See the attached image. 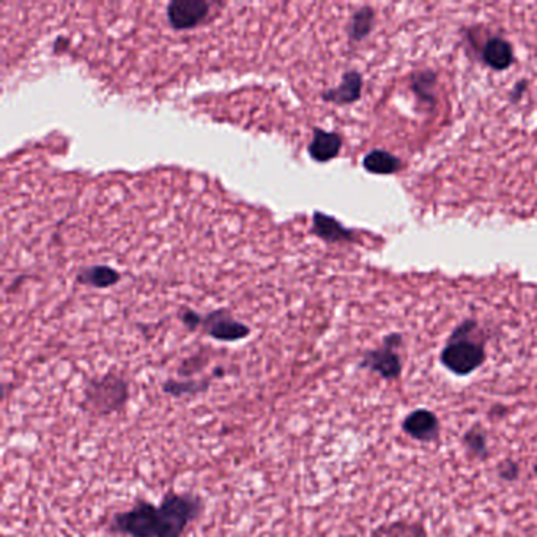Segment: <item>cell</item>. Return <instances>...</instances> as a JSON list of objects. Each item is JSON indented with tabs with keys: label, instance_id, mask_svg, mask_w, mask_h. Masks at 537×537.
<instances>
[{
	"label": "cell",
	"instance_id": "cell-1",
	"mask_svg": "<svg viewBox=\"0 0 537 537\" xmlns=\"http://www.w3.org/2000/svg\"><path fill=\"white\" fill-rule=\"evenodd\" d=\"M204 512V501L194 493H167L160 506L137 499L128 511L110 518L108 530L125 537H181Z\"/></svg>",
	"mask_w": 537,
	"mask_h": 537
},
{
	"label": "cell",
	"instance_id": "cell-11",
	"mask_svg": "<svg viewBox=\"0 0 537 537\" xmlns=\"http://www.w3.org/2000/svg\"><path fill=\"white\" fill-rule=\"evenodd\" d=\"M482 57L493 70H506L511 66L512 60H514L511 43L507 40L498 39V37L489 39L482 49Z\"/></svg>",
	"mask_w": 537,
	"mask_h": 537
},
{
	"label": "cell",
	"instance_id": "cell-18",
	"mask_svg": "<svg viewBox=\"0 0 537 537\" xmlns=\"http://www.w3.org/2000/svg\"><path fill=\"white\" fill-rule=\"evenodd\" d=\"M180 320H181V323H183L188 330H191V331L200 330L202 315L196 313V311H192V309H185L183 313H180Z\"/></svg>",
	"mask_w": 537,
	"mask_h": 537
},
{
	"label": "cell",
	"instance_id": "cell-9",
	"mask_svg": "<svg viewBox=\"0 0 537 537\" xmlns=\"http://www.w3.org/2000/svg\"><path fill=\"white\" fill-rule=\"evenodd\" d=\"M342 148V137L338 133L325 131V129H313V141L307 147L311 158L317 163H328L339 154Z\"/></svg>",
	"mask_w": 537,
	"mask_h": 537
},
{
	"label": "cell",
	"instance_id": "cell-21",
	"mask_svg": "<svg viewBox=\"0 0 537 537\" xmlns=\"http://www.w3.org/2000/svg\"><path fill=\"white\" fill-rule=\"evenodd\" d=\"M534 471H536V473H537V461H536V465H534Z\"/></svg>",
	"mask_w": 537,
	"mask_h": 537
},
{
	"label": "cell",
	"instance_id": "cell-12",
	"mask_svg": "<svg viewBox=\"0 0 537 537\" xmlns=\"http://www.w3.org/2000/svg\"><path fill=\"white\" fill-rule=\"evenodd\" d=\"M313 232L317 237L323 238L325 242L334 243V242H342L352 237L350 232L347 231L344 225L339 224L336 219L328 216L325 213L315 211L313 213Z\"/></svg>",
	"mask_w": 537,
	"mask_h": 537
},
{
	"label": "cell",
	"instance_id": "cell-15",
	"mask_svg": "<svg viewBox=\"0 0 537 537\" xmlns=\"http://www.w3.org/2000/svg\"><path fill=\"white\" fill-rule=\"evenodd\" d=\"M371 537H426V531L421 524H383L372 533Z\"/></svg>",
	"mask_w": 537,
	"mask_h": 537
},
{
	"label": "cell",
	"instance_id": "cell-8",
	"mask_svg": "<svg viewBox=\"0 0 537 537\" xmlns=\"http://www.w3.org/2000/svg\"><path fill=\"white\" fill-rule=\"evenodd\" d=\"M361 89H363V77L358 71H347L342 77L340 85L323 92L321 98H323V101L333 102L339 106L352 104V102L358 101Z\"/></svg>",
	"mask_w": 537,
	"mask_h": 537
},
{
	"label": "cell",
	"instance_id": "cell-19",
	"mask_svg": "<svg viewBox=\"0 0 537 537\" xmlns=\"http://www.w3.org/2000/svg\"><path fill=\"white\" fill-rule=\"evenodd\" d=\"M499 476L506 480H515L518 476V467L515 462L506 461L499 465Z\"/></svg>",
	"mask_w": 537,
	"mask_h": 537
},
{
	"label": "cell",
	"instance_id": "cell-20",
	"mask_svg": "<svg viewBox=\"0 0 537 537\" xmlns=\"http://www.w3.org/2000/svg\"><path fill=\"white\" fill-rule=\"evenodd\" d=\"M70 46V41L68 39H65V37H58L56 41H54V46H52V49H54V54H62V52L66 51V48Z\"/></svg>",
	"mask_w": 537,
	"mask_h": 537
},
{
	"label": "cell",
	"instance_id": "cell-5",
	"mask_svg": "<svg viewBox=\"0 0 537 537\" xmlns=\"http://www.w3.org/2000/svg\"><path fill=\"white\" fill-rule=\"evenodd\" d=\"M207 0H172L167 4L166 16L173 31H191L200 26L210 14Z\"/></svg>",
	"mask_w": 537,
	"mask_h": 537
},
{
	"label": "cell",
	"instance_id": "cell-16",
	"mask_svg": "<svg viewBox=\"0 0 537 537\" xmlns=\"http://www.w3.org/2000/svg\"><path fill=\"white\" fill-rule=\"evenodd\" d=\"M372 24H374V12L371 8H361L352 16L348 26V37L353 41L365 39V35L371 32Z\"/></svg>",
	"mask_w": 537,
	"mask_h": 537
},
{
	"label": "cell",
	"instance_id": "cell-7",
	"mask_svg": "<svg viewBox=\"0 0 537 537\" xmlns=\"http://www.w3.org/2000/svg\"><path fill=\"white\" fill-rule=\"evenodd\" d=\"M403 430L419 442H432L438 436L440 424L436 416L428 409H416L403 421Z\"/></svg>",
	"mask_w": 537,
	"mask_h": 537
},
{
	"label": "cell",
	"instance_id": "cell-13",
	"mask_svg": "<svg viewBox=\"0 0 537 537\" xmlns=\"http://www.w3.org/2000/svg\"><path fill=\"white\" fill-rule=\"evenodd\" d=\"M211 380H194V378H186V380H167L163 383V392L167 396L186 397L200 396L210 390Z\"/></svg>",
	"mask_w": 537,
	"mask_h": 537
},
{
	"label": "cell",
	"instance_id": "cell-4",
	"mask_svg": "<svg viewBox=\"0 0 537 537\" xmlns=\"http://www.w3.org/2000/svg\"><path fill=\"white\" fill-rule=\"evenodd\" d=\"M200 330L219 342H238L251 336V328L225 309H216L204 315Z\"/></svg>",
	"mask_w": 537,
	"mask_h": 537
},
{
	"label": "cell",
	"instance_id": "cell-6",
	"mask_svg": "<svg viewBox=\"0 0 537 537\" xmlns=\"http://www.w3.org/2000/svg\"><path fill=\"white\" fill-rule=\"evenodd\" d=\"M392 348H394V346H391V339L388 338L384 340V346L382 348L365 353V358L361 361V365L371 369L372 372H377L386 380L399 377L401 359Z\"/></svg>",
	"mask_w": 537,
	"mask_h": 537
},
{
	"label": "cell",
	"instance_id": "cell-3",
	"mask_svg": "<svg viewBox=\"0 0 537 537\" xmlns=\"http://www.w3.org/2000/svg\"><path fill=\"white\" fill-rule=\"evenodd\" d=\"M473 323H465L457 328L446 348L442 353V363L446 369L457 375H470L482 365L486 359V350L480 342L468 339Z\"/></svg>",
	"mask_w": 537,
	"mask_h": 537
},
{
	"label": "cell",
	"instance_id": "cell-17",
	"mask_svg": "<svg viewBox=\"0 0 537 537\" xmlns=\"http://www.w3.org/2000/svg\"><path fill=\"white\" fill-rule=\"evenodd\" d=\"M465 446L470 453H473V455L482 457L487 451L486 436L478 430H470L465 436Z\"/></svg>",
	"mask_w": 537,
	"mask_h": 537
},
{
	"label": "cell",
	"instance_id": "cell-2",
	"mask_svg": "<svg viewBox=\"0 0 537 537\" xmlns=\"http://www.w3.org/2000/svg\"><path fill=\"white\" fill-rule=\"evenodd\" d=\"M131 391L127 378L110 372L90 380L84 390L83 409L89 415L106 418L122 411L128 403Z\"/></svg>",
	"mask_w": 537,
	"mask_h": 537
},
{
	"label": "cell",
	"instance_id": "cell-10",
	"mask_svg": "<svg viewBox=\"0 0 537 537\" xmlns=\"http://www.w3.org/2000/svg\"><path fill=\"white\" fill-rule=\"evenodd\" d=\"M122 279V275L108 265H93L81 269L76 276L77 284L95 288H108L116 286Z\"/></svg>",
	"mask_w": 537,
	"mask_h": 537
},
{
	"label": "cell",
	"instance_id": "cell-14",
	"mask_svg": "<svg viewBox=\"0 0 537 537\" xmlns=\"http://www.w3.org/2000/svg\"><path fill=\"white\" fill-rule=\"evenodd\" d=\"M363 164L369 172L378 173V175L394 173L399 169V160L396 156L388 154V152H383V150L371 152L365 156Z\"/></svg>",
	"mask_w": 537,
	"mask_h": 537
}]
</instances>
